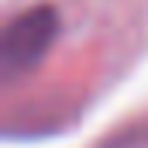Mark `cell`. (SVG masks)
Wrapping results in <instances>:
<instances>
[{
    "label": "cell",
    "instance_id": "6da1fadb",
    "mask_svg": "<svg viewBox=\"0 0 148 148\" xmlns=\"http://www.w3.org/2000/svg\"><path fill=\"white\" fill-rule=\"evenodd\" d=\"M55 35H59V10L52 3H35L21 10L17 17H10V24L3 28V38H0L3 79H17V76L31 73L52 48Z\"/></svg>",
    "mask_w": 148,
    "mask_h": 148
},
{
    "label": "cell",
    "instance_id": "7a4b0ae2",
    "mask_svg": "<svg viewBox=\"0 0 148 148\" xmlns=\"http://www.w3.org/2000/svg\"><path fill=\"white\" fill-rule=\"evenodd\" d=\"M145 145H148V127H127L114 134L110 141H103L100 148H145Z\"/></svg>",
    "mask_w": 148,
    "mask_h": 148
}]
</instances>
